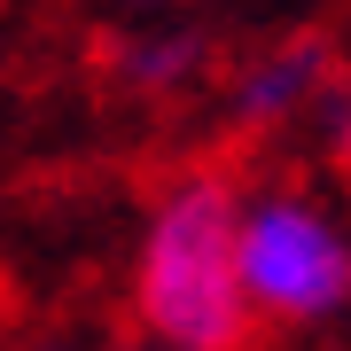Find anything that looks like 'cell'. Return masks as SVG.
<instances>
[{"instance_id":"6da1fadb","label":"cell","mask_w":351,"mask_h":351,"mask_svg":"<svg viewBox=\"0 0 351 351\" xmlns=\"http://www.w3.org/2000/svg\"><path fill=\"white\" fill-rule=\"evenodd\" d=\"M242 180L226 164H180L133 242V336L156 351H250V304L234 274Z\"/></svg>"},{"instance_id":"7a4b0ae2","label":"cell","mask_w":351,"mask_h":351,"mask_svg":"<svg viewBox=\"0 0 351 351\" xmlns=\"http://www.w3.org/2000/svg\"><path fill=\"white\" fill-rule=\"evenodd\" d=\"M234 274L258 336H320L351 320V219L304 180H258L234 211Z\"/></svg>"},{"instance_id":"3957f363","label":"cell","mask_w":351,"mask_h":351,"mask_svg":"<svg viewBox=\"0 0 351 351\" xmlns=\"http://www.w3.org/2000/svg\"><path fill=\"white\" fill-rule=\"evenodd\" d=\"M351 94V63L328 32H274L258 39L250 55H226L219 101H226V125L242 141H274L297 125H320L328 110Z\"/></svg>"},{"instance_id":"277c9868","label":"cell","mask_w":351,"mask_h":351,"mask_svg":"<svg viewBox=\"0 0 351 351\" xmlns=\"http://www.w3.org/2000/svg\"><path fill=\"white\" fill-rule=\"evenodd\" d=\"M94 71L133 101H188L226 78V39L203 16H125L94 32Z\"/></svg>"},{"instance_id":"5b68a950","label":"cell","mask_w":351,"mask_h":351,"mask_svg":"<svg viewBox=\"0 0 351 351\" xmlns=\"http://www.w3.org/2000/svg\"><path fill=\"white\" fill-rule=\"evenodd\" d=\"M313 133H320V156H328V164H336V180H343V188H351V94H343V101H336V110H328V117H320V125H313Z\"/></svg>"},{"instance_id":"8992f818","label":"cell","mask_w":351,"mask_h":351,"mask_svg":"<svg viewBox=\"0 0 351 351\" xmlns=\"http://www.w3.org/2000/svg\"><path fill=\"white\" fill-rule=\"evenodd\" d=\"M86 351H156V343H141V336H110V343H86Z\"/></svg>"},{"instance_id":"52a82bcc","label":"cell","mask_w":351,"mask_h":351,"mask_svg":"<svg viewBox=\"0 0 351 351\" xmlns=\"http://www.w3.org/2000/svg\"><path fill=\"white\" fill-rule=\"evenodd\" d=\"M8 313H16V289H8V274H0V328H8Z\"/></svg>"},{"instance_id":"ba28073f","label":"cell","mask_w":351,"mask_h":351,"mask_svg":"<svg viewBox=\"0 0 351 351\" xmlns=\"http://www.w3.org/2000/svg\"><path fill=\"white\" fill-rule=\"evenodd\" d=\"M39 351H86V343H39Z\"/></svg>"}]
</instances>
